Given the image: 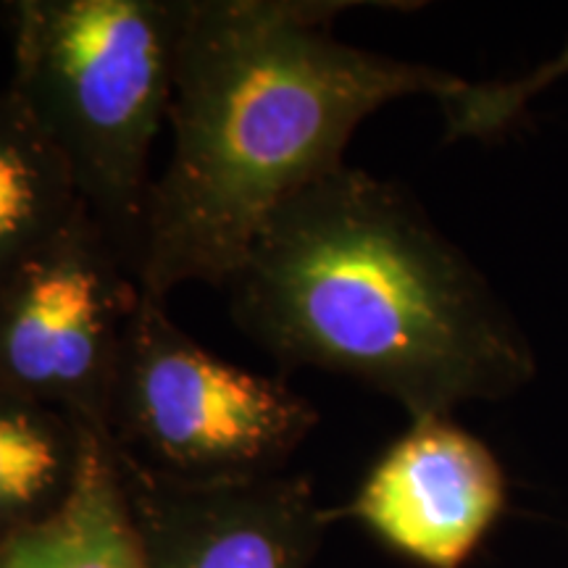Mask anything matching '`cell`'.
Returning <instances> with one entry per match:
<instances>
[{
  "label": "cell",
  "mask_w": 568,
  "mask_h": 568,
  "mask_svg": "<svg viewBox=\"0 0 568 568\" xmlns=\"http://www.w3.org/2000/svg\"><path fill=\"white\" fill-rule=\"evenodd\" d=\"M316 424L314 403L209 353L142 295L109 395L113 445L172 477H247L280 471Z\"/></svg>",
  "instance_id": "4"
},
{
  "label": "cell",
  "mask_w": 568,
  "mask_h": 568,
  "mask_svg": "<svg viewBox=\"0 0 568 568\" xmlns=\"http://www.w3.org/2000/svg\"><path fill=\"white\" fill-rule=\"evenodd\" d=\"M111 447L145 568H308L332 518L303 477L182 479Z\"/></svg>",
  "instance_id": "6"
},
{
  "label": "cell",
  "mask_w": 568,
  "mask_h": 568,
  "mask_svg": "<svg viewBox=\"0 0 568 568\" xmlns=\"http://www.w3.org/2000/svg\"><path fill=\"white\" fill-rule=\"evenodd\" d=\"M187 0H19L9 92L134 274Z\"/></svg>",
  "instance_id": "3"
},
{
  "label": "cell",
  "mask_w": 568,
  "mask_h": 568,
  "mask_svg": "<svg viewBox=\"0 0 568 568\" xmlns=\"http://www.w3.org/2000/svg\"><path fill=\"white\" fill-rule=\"evenodd\" d=\"M0 568H145L109 435L92 432L74 493L0 548Z\"/></svg>",
  "instance_id": "8"
},
{
  "label": "cell",
  "mask_w": 568,
  "mask_h": 568,
  "mask_svg": "<svg viewBox=\"0 0 568 568\" xmlns=\"http://www.w3.org/2000/svg\"><path fill=\"white\" fill-rule=\"evenodd\" d=\"M92 432L59 408L0 393V548L59 514L80 481Z\"/></svg>",
  "instance_id": "10"
},
{
  "label": "cell",
  "mask_w": 568,
  "mask_h": 568,
  "mask_svg": "<svg viewBox=\"0 0 568 568\" xmlns=\"http://www.w3.org/2000/svg\"><path fill=\"white\" fill-rule=\"evenodd\" d=\"M222 290L276 364L351 376L410 418L503 400L537 372L521 326L416 197L347 163L268 216Z\"/></svg>",
  "instance_id": "2"
},
{
  "label": "cell",
  "mask_w": 568,
  "mask_h": 568,
  "mask_svg": "<svg viewBox=\"0 0 568 568\" xmlns=\"http://www.w3.org/2000/svg\"><path fill=\"white\" fill-rule=\"evenodd\" d=\"M88 211L69 163L9 90L0 92V290Z\"/></svg>",
  "instance_id": "9"
},
{
  "label": "cell",
  "mask_w": 568,
  "mask_h": 568,
  "mask_svg": "<svg viewBox=\"0 0 568 568\" xmlns=\"http://www.w3.org/2000/svg\"><path fill=\"white\" fill-rule=\"evenodd\" d=\"M355 3L187 0L176 53L172 153L148 197L134 280L224 287L290 197L345 166L364 119L410 95L447 101L468 80L347 45L332 21Z\"/></svg>",
  "instance_id": "1"
},
{
  "label": "cell",
  "mask_w": 568,
  "mask_h": 568,
  "mask_svg": "<svg viewBox=\"0 0 568 568\" xmlns=\"http://www.w3.org/2000/svg\"><path fill=\"white\" fill-rule=\"evenodd\" d=\"M568 77V42L552 59L529 69L514 80L466 82L456 95L447 98L445 138L447 140H495L518 124L529 103L542 90Z\"/></svg>",
  "instance_id": "11"
},
{
  "label": "cell",
  "mask_w": 568,
  "mask_h": 568,
  "mask_svg": "<svg viewBox=\"0 0 568 568\" xmlns=\"http://www.w3.org/2000/svg\"><path fill=\"white\" fill-rule=\"evenodd\" d=\"M508 506L500 460L450 416L410 418L345 508L397 556L464 568Z\"/></svg>",
  "instance_id": "7"
},
{
  "label": "cell",
  "mask_w": 568,
  "mask_h": 568,
  "mask_svg": "<svg viewBox=\"0 0 568 568\" xmlns=\"http://www.w3.org/2000/svg\"><path fill=\"white\" fill-rule=\"evenodd\" d=\"M140 301L130 264L82 211L0 290V393L105 435L113 374Z\"/></svg>",
  "instance_id": "5"
}]
</instances>
